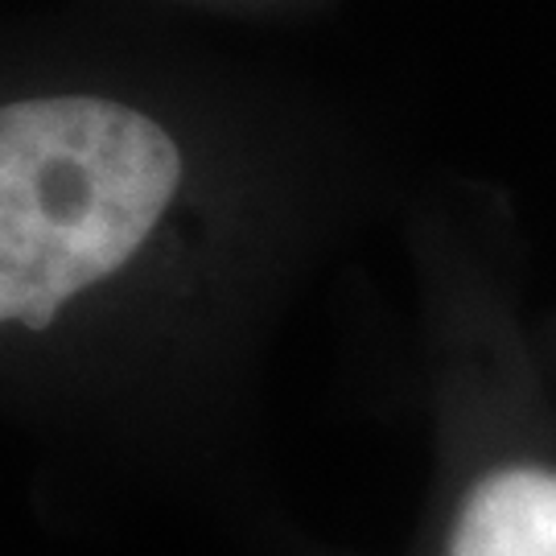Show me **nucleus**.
Masks as SVG:
<instances>
[{"label": "nucleus", "mask_w": 556, "mask_h": 556, "mask_svg": "<svg viewBox=\"0 0 556 556\" xmlns=\"http://www.w3.org/2000/svg\"><path fill=\"white\" fill-rule=\"evenodd\" d=\"M450 556H556V475L511 466L462 503Z\"/></svg>", "instance_id": "obj_2"}, {"label": "nucleus", "mask_w": 556, "mask_h": 556, "mask_svg": "<svg viewBox=\"0 0 556 556\" xmlns=\"http://www.w3.org/2000/svg\"><path fill=\"white\" fill-rule=\"evenodd\" d=\"M181 186L153 116L100 96H41L0 116V318L41 330L144 248Z\"/></svg>", "instance_id": "obj_1"}]
</instances>
